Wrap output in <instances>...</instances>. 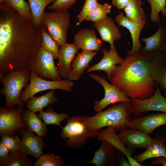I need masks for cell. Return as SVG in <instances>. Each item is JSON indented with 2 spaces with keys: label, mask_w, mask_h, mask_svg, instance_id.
Wrapping results in <instances>:
<instances>
[{
  "label": "cell",
  "mask_w": 166,
  "mask_h": 166,
  "mask_svg": "<svg viewBox=\"0 0 166 166\" xmlns=\"http://www.w3.org/2000/svg\"><path fill=\"white\" fill-rule=\"evenodd\" d=\"M44 28L0 3V78L11 72L30 69L41 47Z\"/></svg>",
  "instance_id": "obj_1"
},
{
  "label": "cell",
  "mask_w": 166,
  "mask_h": 166,
  "mask_svg": "<svg viewBox=\"0 0 166 166\" xmlns=\"http://www.w3.org/2000/svg\"><path fill=\"white\" fill-rule=\"evenodd\" d=\"M151 56L141 50L127 54L112 72L110 84L130 99L151 97L156 86L149 72Z\"/></svg>",
  "instance_id": "obj_2"
},
{
  "label": "cell",
  "mask_w": 166,
  "mask_h": 166,
  "mask_svg": "<svg viewBox=\"0 0 166 166\" xmlns=\"http://www.w3.org/2000/svg\"><path fill=\"white\" fill-rule=\"evenodd\" d=\"M132 109L131 103L120 102L97 112L93 116L78 117L86 124L89 137L92 139L96 138L97 132L104 127H113L116 132L128 128V124L133 118L131 116Z\"/></svg>",
  "instance_id": "obj_3"
},
{
  "label": "cell",
  "mask_w": 166,
  "mask_h": 166,
  "mask_svg": "<svg viewBox=\"0 0 166 166\" xmlns=\"http://www.w3.org/2000/svg\"><path fill=\"white\" fill-rule=\"evenodd\" d=\"M31 71L29 69L12 72L0 78L3 85L0 93L5 97V107L11 109L16 105L21 106L20 98L22 89L30 81Z\"/></svg>",
  "instance_id": "obj_4"
},
{
  "label": "cell",
  "mask_w": 166,
  "mask_h": 166,
  "mask_svg": "<svg viewBox=\"0 0 166 166\" xmlns=\"http://www.w3.org/2000/svg\"><path fill=\"white\" fill-rule=\"evenodd\" d=\"M74 85L72 81L68 78L57 81H48L37 76L31 72L30 80L28 86L22 91L20 98L21 106L23 107L31 97L42 91L61 89L70 93Z\"/></svg>",
  "instance_id": "obj_5"
},
{
  "label": "cell",
  "mask_w": 166,
  "mask_h": 166,
  "mask_svg": "<svg viewBox=\"0 0 166 166\" xmlns=\"http://www.w3.org/2000/svg\"><path fill=\"white\" fill-rule=\"evenodd\" d=\"M70 15L68 11L44 13L42 25L59 46L66 42Z\"/></svg>",
  "instance_id": "obj_6"
},
{
  "label": "cell",
  "mask_w": 166,
  "mask_h": 166,
  "mask_svg": "<svg viewBox=\"0 0 166 166\" xmlns=\"http://www.w3.org/2000/svg\"><path fill=\"white\" fill-rule=\"evenodd\" d=\"M66 121L67 122L62 129L61 136L65 140V145L74 149H80L88 143L89 138L86 124L80 121L78 116H73Z\"/></svg>",
  "instance_id": "obj_7"
},
{
  "label": "cell",
  "mask_w": 166,
  "mask_h": 166,
  "mask_svg": "<svg viewBox=\"0 0 166 166\" xmlns=\"http://www.w3.org/2000/svg\"><path fill=\"white\" fill-rule=\"evenodd\" d=\"M53 55L41 48L30 69L43 79L57 81L62 79L55 65Z\"/></svg>",
  "instance_id": "obj_8"
},
{
  "label": "cell",
  "mask_w": 166,
  "mask_h": 166,
  "mask_svg": "<svg viewBox=\"0 0 166 166\" xmlns=\"http://www.w3.org/2000/svg\"><path fill=\"white\" fill-rule=\"evenodd\" d=\"M89 77L100 83L103 87L105 95L103 98L95 102L93 107L96 112L101 111L109 105L117 102H131V99L125 95L115 86L109 84L104 77L93 73Z\"/></svg>",
  "instance_id": "obj_9"
},
{
  "label": "cell",
  "mask_w": 166,
  "mask_h": 166,
  "mask_svg": "<svg viewBox=\"0 0 166 166\" xmlns=\"http://www.w3.org/2000/svg\"><path fill=\"white\" fill-rule=\"evenodd\" d=\"M132 109V114L134 118L141 116L151 111H156L166 113V98L162 94L158 85L153 95L144 100L131 99Z\"/></svg>",
  "instance_id": "obj_10"
},
{
  "label": "cell",
  "mask_w": 166,
  "mask_h": 166,
  "mask_svg": "<svg viewBox=\"0 0 166 166\" xmlns=\"http://www.w3.org/2000/svg\"><path fill=\"white\" fill-rule=\"evenodd\" d=\"M22 107H15L7 109L0 107V134H13L18 132L22 128L27 127L22 117Z\"/></svg>",
  "instance_id": "obj_11"
},
{
  "label": "cell",
  "mask_w": 166,
  "mask_h": 166,
  "mask_svg": "<svg viewBox=\"0 0 166 166\" xmlns=\"http://www.w3.org/2000/svg\"><path fill=\"white\" fill-rule=\"evenodd\" d=\"M124 145L133 152L136 148H147L152 140L148 134L142 131L128 128L118 134Z\"/></svg>",
  "instance_id": "obj_12"
},
{
  "label": "cell",
  "mask_w": 166,
  "mask_h": 166,
  "mask_svg": "<svg viewBox=\"0 0 166 166\" xmlns=\"http://www.w3.org/2000/svg\"><path fill=\"white\" fill-rule=\"evenodd\" d=\"M18 132L22 136L20 150L37 159L44 154L43 149L45 148V144L41 137L35 135L34 132L28 127L22 128Z\"/></svg>",
  "instance_id": "obj_13"
},
{
  "label": "cell",
  "mask_w": 166,
  "mask_h": 166,
  "mask_svg": "<svg viewBox=\"0 0 166 166\" xmlns=\"http://www.w3.org/2000/svg\"><path fill=\"white\" fill-rule=\"evenodd\" d=\"M115 21L119 26L126 28L130 33L132 47L131 50L127 51V54H131L140 51L142 48V44L140 41V37L142 30L146 23V19L139 22H134L128 19L123 12H121L116 16Z\"/></svg>",
  "instance_id": "obj_14"
},
{
  "label": "cell",
  "mask_w": 166,
  "mask_h": 166,
  "mask_svg": "<svg viewBox=\"0 0 166 166\" xmlns=\"http://www.w3.org/2000/svg\"><path fill=\"white\" fill-rule=\"evenodd\" d=\"M96 138L98 141L108 142L121 152L127 157L130 166H144L132 156L133 152L124 145L113 128L108 127L106 129L99 130L97 133Z\"/></svg>",
  "instance_id": "obj_15"
},
{
  "label": "cell",
  "mask_w": 166,
  "mask_h": 166,
  "mask_svg": "<svg viewBox=\"0 0 166 166\" xmlns=\"http://www.w3.org/2000/svg\"><path fill=\"white\" fill-rule=\"evenodd\" d=\"M166 124V113L151 114L133 118L128 124L129 128L152 134L159 126Z\"/></svg>",
  "instance_id": "obj_16"
},
{
  "label": "cell",
  "mask_w": 166,
  "mask_h": 166,
  "mask_svg": "<svg viewBox=\"0 0 166 166\" xmlns=\"http://www.w3.org/2000/svg\"><path fill=\"white\" fill-rule=\"evenodd\" d=\"M60 46L57 69L61 77L65 79L68 78L72 69V63L80 49L74 43L67 42Z\"/></svg>",
  "instance_id": "obj_17"
},
{
  "label": "cell",
  "mask_w": 166,
  "mask_h": 166,
  "mask_svg": "<svg viewBox=\"0 0 166 166\" xmlns=\"http://www.w3.org/2000/svg\"><path fill=\"white\" fill-rule=\"evenodd\" d=\"M102 51L103 54L102 58L99 62L90 67L87 71L90 72L97 70L104 71L107 74V78L110 80L112 73L116 68V65L120 64L123 59L118 55L115 45L109 51L105 48L102 49Z\"/></svg>",
  "instance_id": "obj_18"
},
{
  "label": "cell",
  "mask_w": 166,
  "mask_h": 166,
  "mask_svg": "<svg viewBox=\"0 0 166 166\" xmlns=\"http://www.w3.org/2000/svg\"><path fill=\"white\" fill-rule=\"evenodd\" d=\"M149 70L154 81L160 85L166 98V54L164 52L151 55Z\"/></svg>",
  "instance_id": "obj_19"
},
{
  "label": "cell",
  "mask_w": 166,
  "mask_h": 166,
  "mask_svg": "<svg viewBox=\"0 0 166 166\" xmlns=\"http://www.w3.org/2000/svg\"><path fill=\"white\" fill-rule=\"evenodd\" d=\"M73 43L82 50L99 51L102 44L93 29L83 28L80 30L75 35Z\"/></svg>",
  "instance_id": "obj_20"
},
{
  "label": "cell",
  "mask_w": 166,
  "mask_h": 166,
  "mask_svg": "<svg viewBox=\"0 0 166 166\" xmlns=\"http://www.w3.org/2000/svg\"><path fill=\"white\" fill-rule=\"evenodd\" d=\"M118 152L109 143L102 141L99 148L95 151L93 159L87 163L96 166L115 165L117 162Z\"/></svg>",
  "instance_id": "obj_21"
},
{
  "label": "cell",
  "mask_w": 166,
  "mask_h": 166,
  "mask_svg": "<svg viewBox=\"0 0 166 166\" xmlns=\"http://www.w3.org/2000/svg\"><path fill=\"white\" fill-rule=\"evenodd\" d=\"M142 41L145 43L141 49L148 54L155 55L163 52L166 47V28L164 25L160 24L157 31L149 37L142 38Z\"/></svg>",
  "instance_id": "obj_22"
},
{
  "label": "cell",
  "mask_w": 166,
  "mask_h": 166,
  "mask_svg": "<svg viewBox=\"0 0 166 166\" xmlns=\"http://www.w3.org/2000/svg\"><path fill=\"white\" fill-rule=\"evenodd\" d=\"M92 26L98 32L102 40L110 44V49L114 47L115 41L118 40L121 38V31L110 17H108L101 22L94 23Z\"/></svg>",
  "instance_id": "obj_23"
},
{
  "label": "cell",
  "mask_w": 166,
  "mask_h": 166,
  "mask_svg": "<svg viewBox=\"0 0 166 166\" xmlns=\"http://www.w3.org/2000/svg\"><path fill=\"white\" fill-rule=\"evenodd\" d=\"M97 54L96 51L86 50H82L80 53H78L73 61L72 70L68 78L72 81H78Z\"/></svg>",
  "instance_id": "obj_24"
},
{
  "label": "cell",
  "mask_w": 166,
  "mask_h": 166,
  "mask_svg": "<svg viewBox=\"0 0 166 166\" xmlns=\"http://www.w3.org/2000/svg\"><path fill=\"white\" fill-rule=\"evenodd\" d=\"M151 143L142 153L136 154L133 158L141 163L149 159L159 157L166 158V139L162 136H157L152 138Z\"/></svg>",
  "instance_id": "obj_25"
},
{
  "label": "cell",
  "mask_w": 166,
  "mask_h": 166,
  "mask_svg": "<svg viewBox=\"0 0 166 166\" xmlns=\"http://www.w3.org/2000/svg\"><path fill=\"white\" fill-rule=\"evenodd\" d=\"M58 99L54 90H52L41 96L31 97L27 101L26 106L28 110L36 113L43 111L49 105H53Z\"/></svg>",
  "instance_id": "obj_26"
},
{
  "label": "cell",
  "mask_w": 166,
  "mask_h": 166,
  "mask_svg": "<svg viewBox=\"0 0 166 166\" xmlns=\"http://www.w3.org/2000/svg\"><path fill=\"white\" fill-rule=\"evenodd\" d=\"M22 117L27 127L37 135L41 137L46 136L48 130L46 125L35 113L29 110H23Z\"/></svg>",
  "instance_id": "obj_27"
},
{
  "label": "cell",
  "mask_w": 166,
  "mask_h": 166,
  "mask_svg": "<svg viewBox=\"0 0 166 166\" xmlns=\"http://www.w3.org/2000/svg\"><path fill=\"white\" fill-rule=\"evenodd\" d=\"M32 14V22L36 26H42V20L46 7L57 0H28Z\"/></svg>",
  "instance_id": "obj_28"
},
{
  "label": "cell",
  "mask_w": 166,
  "mask_h": 166,
  "mask_svg": "<svg viewBox=\"0 0 166 166\" xmlns=\"http://www.w3.org/2000/svg\"><path fill=\"white\" fill-rule=\"evenodd\" d=\"M141 0H129L124 9L126 16L131 20L136 22H140L146 18V14L141 7Z\"/></svg>",
  "instance_id": "obj_29"
},
{
  "label": "cell",
  "mask_w": 166,
  "mask_h": 166,
  "mask_svg": "<svg viewBox=\"0 0 166 166\" xmlns=\"http://www.w3.org/2000/svg\"><path fill=\"white\" fill-rule=\"evenodd\" d=\"M38 116L43 121L46 125L52 124L59 126L61 128L60 124L62 121H65L66 119L70 117L68 114L65 113H60L54 111L51 107L49 106L48 109L45 111L39 112Z\"/></svg>",
  "instance_id": "obj_30"
},
{
  "label": "cell",
  "mask_w": 166,
  "mask_h": 166,
  "mask_svg": "<svg viewBox=\"0 0 166 166\" xmlns=\"http://www.w3.org/2000/svg\"><path fill=\"white\" fill-rule=\"evenodd\" d=\"M111 8V5L108 3L101 4L98 2L85 20L94 23L101 22L107 18V14L110 12Z\"/></svg>",
  "instance_id": "obj_31"
},
{
  "label": "cell",
  "mask_w": 166,
  "mask_h": 166,
  "mask_svg": "<svg viewBox=\"0 0 166 166\" xmlns=\"http://www.w3.org/2000/svg\"><path fill=\"white\" fill-rule=\"evenodd\" d=\"M27 155L21 150L10 152L9 158L3 166H32L33 163Z\"/></svg>",
  "instance_id": "obj_32"
},
{
  "label": "cell",
  "mask_w": 166,
  "mask_h": 166,
  "mask_svg": "<svg viewBox=\"0 0 166 166\" xmlns=\"http://www.w3.org/2000/svg\"><path fill=\"white\" fill-rule=\"evenodd\" d=\"M3 3L12 7L23 17L32 21L31 11L28 2L25 0H5Z\"/></svg>",
  "instance_id": "obj_33"
},
{
  "label": "cell",
  "mask_w": 166,
  "mask_h": 166,
  "mask_svg": "<svg viewBox=\"0 0 166 166\" xmlns=\"http://www.w3.org/2000/svg\"><path fill=\"white\" fill-rule=\"evenodd\" d=\"M41 34V47L51 53L54 59L57 58L60 46L45 28L42 30Z\"/></svg>",
  "instance_id": "obj_34"
},
{
  "label": "cell",
  "mask_w": 166,
  "mask_h": 166,
  "mask_svg": "<svg viewBox=\"0 0 166 166\" xmlns=\"http://www.w3.org/2000/svg\"><path fill=\"white\" fill-rule=\"evenodd\" d=\"M34 166H64V159L53 154H43L34 164Z\"/></svg>",
  "instance_id": "obj_35"
},
{
  "label": "cell",
  "mask_w": 166,
  "mask_h": 166,
  "mask_svg": "<svg viewBox=\"0 0 166 166\" xmlns=\"http://www.w3.org/2000/svg\"><path fill=\"white\" fill-rule=\"evenodd\" d=\"M0 135L1 141L10 152L20 150V140L17 132L13 134L3 133Z\"/></svg>",
  "instance_id": "obj_36"
},
{
  "label": "cell",
  "mask_w": 166,
  "mask_h": 166,
  "mask_svg": "<svg viewBox=\"0 0 166 166\" xmlns=\"http://www.w3.org/2000/svg\"><path fill=\"white\" fill-rule=\"evenodd\" d=\"M151 7L150 19L154 22L159 23V14L166 4V0H146Z\"/></svg>",
  "instance_id": "obj_37"
},
{
  "label": "cell",
  "mask_w": 166,
  "mask_h": 166,
  "mask_svg": "<svg viewBox=\"0 0 166 166\" xmlns=\"http://www.w3.org/2000/svg\"><path fill=\"white\" fill-rule=\"evenodd\" d=\"M98 3L97 0H85L81 11L77 16L78 21L77 25H80L86 19Z\"/></svg>",
  "instance_id": "obj_38"
},
{
  "label": "cell",
  "mask_w": 166,
  "mask_h": 166,
  "mask_svg": "<svg viewBox=\"0 0 166 166\" xmlns=\"http://www.w3.org/2000/svg\"><path fill=\"white\" fill-rule=\"evenodd\" d=\"M77 0H57L49 6L48 9L53 11H68Z\"/></svg>",
  "instance_id": "obj_39"
},
{
  "label": "cell",
  "mask_w": 166,
  "mask_h": 166,
  "mask_svg": "<svg viewBox=\"0 0 166 166\" xmlns=\"http://www.w3.org/2000/svg\"><path fill=\"white\" fill-rule=\"evenodd\" d=\"M10 151L7 147L1 141L0 142V166H3L8 160Z\"/></svg>",
  "instance_id": "obj_40"
},
{
  "label": "cell",
  "mask_w": 166,
  "mask_h": 166,
  "mask_svg": "<svg viewBox=\"0 0 166 166\" xmlns=\"http://www.w3.org/2000/svg\"><path fill=\"white\" fill-rule=\"evenodd\" d=\"M117 165L120 166H130L127 157L118 151L117 157Z\"/></svg>",
  "instance_id": "obj_41"
},
{
  "label": "cell",
  "mask_w": 166,
  "mask_h": 166,
  "mask_svg": "<svg viewBox=\"0 0 166 166\" xmlns=\"http://www.w3.org/2000/svg\"><path fill=\"white\" fill-rule=\"evenodd\" d=\"M129 0H112V4L119 9H124Z\"/></svg>",
  "instance_id": "obj_42"
},
{
  "label": "cell",
  "mask_w": 166,
  "mask_h": 166,
  "mask_svg": "<svg viewBox=\"0 0 166 166\" xmlns=\"http://www.w3.org/2000/svg\"><path fill=\"white\" fill-rule=\"evenodd\" d=\"M160 164L164 166H166V158L164 157H159L154 158L152 161L151 165Z\"/></svg>",
  "instance_id": "obj_43"
},
{
  "label": "cell",
  "mask_w": 166,
  "mask_h": 166,
  "mask_svg": "<svg viewBox=\"0 0 166 166\" xmlns=\"http://www.w3.org/2000/svg\"><path fill=\"white\" fill-rule=\"evenodd\" d=\"M161 12L162 14L166 19V4L164 6V8Z\"/></svg>",
  "instance_id": "obj_44"
},
{
  "label": "cell",
  "mask_w": 166,
  "mask_h": 166,
  "mask_svg": "<svg viewBox=\"0 0 166 166\" xmlns=\"http://www.w3.org/2000/svg\"><path fill=\"white\" fill-rule=\"evenodd\" d=\"M5 0H0V3H3L4 2Z\"/></svg>",
  "instance_id": "obj_45"
},
{
  "label": "cell",
  "mask_w": 166,
  "mask_h": 166,
  "mask_svg": "<svg viewBox=\"0 0 166 166\" xmlns=\"http://www.w3.org/2000/svg\"><path fill=\"white\" fill-rule=\"evenodd\" d=\"M163 52H164L166 54V47H165L164 49Z\"/></svg>",
  "instance_id": "obj_46"
},
{
  "label": "cell",
  "mask_w": 166,
  "mask_h": 166,
  "mask_svg": "<svg viewBox=\"0 0 166 166\" xmlns=\"http://www.w3.org/2000/svg\"><path fill=\"white\" fill-rule=\"evenodd\" d=\"M165 138H166V136H165Z\"/></svg>",
  "instance_id": "obj_47"
}]
</instances>
